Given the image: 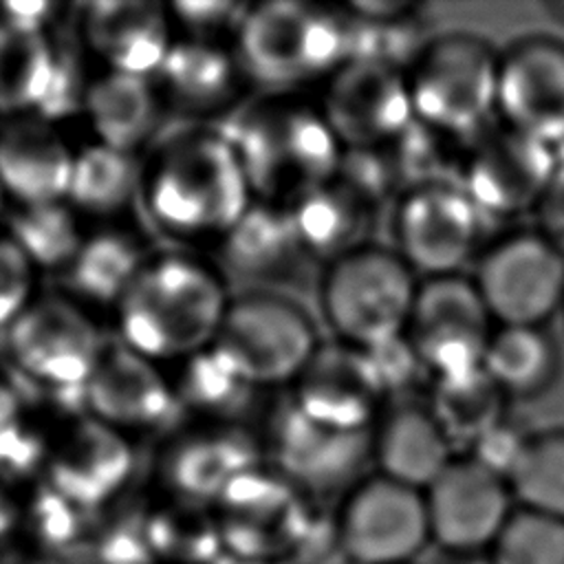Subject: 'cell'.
Wrapping results in <instances>:
<instances>
[{"mask_svg":"<svg viewBox=\"0 0 564 564\" xmlns=\"http://www.w3.org/2000/svg\"><path fill=\"white\" fill-rule=\"evenodd\" d=\"M370 436L372 432L346 434L322 427L302 416L293 403L278 412L271 430L282 474L306 482H330L350 474L370 452Z\"/></svg>","mask_w":564,"mask_h":564,"instance_id":"cell-25","label":"cell"},{"mask_svg":"<svg viewBox=\"0 0 564 564\" xmlns=\"http://www.w3.org/2000/svg\"><path fill=\"white\" fill-rule=\"evenodd\" d=\"M286 209L308 258L328 264L368 245L366 234L372 205L339 174L300 196Z\"/></svg>","mask_w":564,"mask_h":564,"instance_id":"cell-23","label":"cell"},{"mask_svg":"<svg viewBox=\"0 0 564 564\" xmlns=\"http://www.w3.org/2000/svg\"><path fill=\"white\" fill-rule=\"evenodd\" d=\"M51 9V4L46 2H9L2 4V24H11V26H20V29H31V31H40V24L46 18V11Z\"/></svg>","mask_w":564,"mask_h":564,"instance_id":"cell-46","label":"cell"},{"mask_svg":"<svg viewBox=\"0 0 564 564\" xmlns=\"http://www.w3.org/2000/svg\"><path fill=\"white\" fill-rule=\"evenodd\" d=\"M31 511L40 540L55 549L77 546L84 531L88 529L84 520L90 509L70 502L51 487H44L40 496H35Z\"/></svg>","mask_w":564,"mask_h":564,"instance_id":"cell-41","label":"cell"},{"mask_svg":"<svg viewBox=\"0 0 564 564\" xmlns=\"http://www.w3.org/2000/svg\"><path fill=\"white\" fill-rule=\"evenodd\" d=\"M256 467V443L238 430H227L183 441L167 458V480L189 502L218 500L236 478Z\"/></svg>","mask_w":564,"mask_h":564,"instance_id":"cell-26","label":"cell"},{"mask_svg":"<svg viewBox=\"0 0 564 564\" xmlns=\"http://www.w3.org/2000/svg\"><path fill=\"white\" fill-rule=\"evenodd\" d=\"M419 284L412 269L379 245H364L326 264L319 308L335 339L375 350L401 335Z\"/></svg>","mask_w":564,"mask_h":564,"instance_id":"cell-6","label":"cell"},{"mask_svg":"<svg viewBox=\"0 0 564 564\" xmlns=\"http://www.w3.org/2000/svg\"><path fill=\"white\" fill-rule=\"evenodd\" d=\"M229 302L216 275L189 260L170 258L141 269L119 300L126 346L139 355H196L212 346Z\"/></svg>","mask_w":564,"mask_h":564,"instance_id":"cell-2","label":"cell"},{"mask_svg":"<svg viewBox=\"0 0 564 564\" xmlns=\"http://www.w3.org/2000/svg\"><path fill=\"white\" fill-rule=\"evenodd\" d=\"M507 397L478 368L456 377L432 379L427 410L454 447H474L505 419Z\"/></svg>","mask_w":564,"mask_h":564,"instance_id":"cell-28","label":"cell"},{"mask_svg":"<svg viewBox=\"0 0 564 564\" xmlns=\"http://www.w3.org/2000/svg\"><path fill=\"white\" fill-rule=\"evenodd\" d=\"M491 564H564V520L513 509L491 546Z\"/></svg>","mask_w":564,"mask_h":564,"instance_id":"cell-38","label":"cell"},{"mask_svg":"<svg viewBox=\"0 0 564 564\" xmlns=\"http://www.w3.org/2000/svg\"><path fill=\"white\" fill-rule=\"evenodd\" d=\"M319 344L315 322L300 304L249 293L227 306L209 348L253 388H271L293 383Z\"/></svg>","mask_w":564,"mask_h":564,"instance_id":"cell-7","label":"cell"},{"mask_svg":"<svg viewBox=\"0 0 564 564\" xmlns=\"http://www.w3.org/2000/svg\"><path fill=\"white\" fill-rule=\"evenodd\" d=\"M86 35L115 73L137 77L159 70L172 46L161 7L137 0L95 2L86 15Z\"/></svg>","mask_w":564,"mask_h":564,"instance_id":"cell-22","label":"cell"},{"mask_svg":"<svg viewBox=\"0 0 564 564\" xmlns=\"http://www.w3.org/2000/svg\"><path fill=\"white\" fill-rule=\"evenodd\" d=\"M533 212L538 218L535 231L564 256V161H557V167Z\"/></svg>","mask_w":564,"mask_h":564,"instance_id":"cell-44","label":"cell"},{"mask_svg":"<svg viewBox=\"0 0 564 564\" xmlns=\"http://www.w3.org/2000/svg\"><path fill=\"white\" fill-rule=\"evenodd\" d=\"M11 240L24 251L31 264H70L84 245L73 214L62 203L22 205L9 218Z\"/></svg>","mask_w":564,"mask_h":564,"instance_id":"cell-37","label":"cell"},{"mask_svg":"<svg viewBox=\"0 0 564 564\" xmlns=\"http://www.w3.org/2000/svg\"><path fill=\"white\" fill-rule=\"evenodd\" d=\"M238 7L229 2H181L176 4V13L192 26L198 29H218L223 24H240L245 13H236Z\"/></svg>","mask_w":564,"mask_h":564,"instance_id":"cell-45","label":"cell"},{"mask_svg":"<svg viewBox=\"0 0 564 564\" xmlns=\"http://www.w3.org/2000/svg\"><path fill=\"white\" fill-rule=\"evenodd\" d=\"M482 370L507 399H533L560 375V348L544 326H496Z\"/></svg>","mask_w":564,"mask_h":564,"instance_id":"cell-27","label":"cell"},{"mask_svg":"<svg viewBox=\"0 0 564 564\" xmlns=\"http://www.w3.org/2000/svg\"><path fill=\"white\" fill-rule=\"evenodd\" d=\"M82 93L79 66L70 51H55V64L51 73V84L46 97L40 106L44 117H62L77 108Z\"/></svg>","mask_w":564,"mask_h":564,"instance_id":"cell-43","label":"cell"},{"mask_svg":"<svg viewBox=\"0 0 564 564\" xmlns=\"http://www.w3.org/2000/svg\"><path fill=\"white\" fill-rule=\"evenodd\" d=\"M388 399L368 350L330 341L319 344L293 381V408L308 421L346 434L375 430Z\"/></svg>","mask_w":564,"mask_h":564,"instance_id":"cell-17","label":"cell"},{"mask_svg":"<svg viewBox=\"0 0 564 564\" xmlns=\"http://www.w3.org/2000/svg\"><path fill=\"white\" fill-rule=\"evenodd\" d=\"M18 520V509L13 500L7 496V491L0 487V538H4Z\"/></svg>","mask_w":564,"mask_h":564,"instance_id":"cell-47","label":"cell"},{"mask_svg":"<svg viewBox=\"0 0 564 564\" xmlns=\"http://www.w3.org/2000/svg\"><path fill=\"white\" fill-rule=\"evenodd\" d=\"M256 390L212 348L196 352L183 377L185 401L196 410L218 416H236L247 410Z\"/></svg>","mask_w":564,"mask_h":564,"instance_id":"cell-39","label":"cell"},{"mask_svg":"<svg viewBox=\"0 0 564 564\" xmlns=\"http://www.w3.org/2000/svg\"><path fill=\"white\" fill-rule=\"evenodd\" d=\"M132 469L128 443L115 427L88 419L73 425L48 465V487L70 502L95 509L121 489Z\"/></svg>","mask_w":564,"mask_h":564,"instance_id":"cell-20","label":"cell"},{"mask_svg":"<svg viewBox=\"0 0 564 564\" xmlns=\"http://www.w3.org/2000/svg\"><path fill=\"white\" fill-rule=\"evenodd\" d=\"M84 394L97 421L115 427H145L163 423L174 399L148 357L130 346L101 348Z\"/></svg>","mask_w":564,"mask_h":564,"instance_id":"cell-19","label":"cell"},{"mask_svg":"<svg viewBox=\"0 0 564 564\" xmlns=\"http://www.w3.org/2000/svg\"><path fill=\"white\" fill-rule=\"evenodd\" d=\"M141 269L139 249L115 234L84 242L68 264L73 289L95 302L121 300Z\"/></svg>","mask_w":564,"mask_h":564,"instance_id":"cell-34","label":"cell"},{"mask_svg":"<svg viewBox=\"0 0 564 564\" xmlns=\"http://www.w3.org/2000/svg\"><path fill=\"white\" fill-rule=\"evenodd\" d=\"M0 194H2V189H0Z\"/></svg>","mask_w":564,"mask_h":564,"instance_id":"cell-51","label":"cell"},{"mask_svg":"<svg viewBox=\"0 0 564 564\" xmlns=\"http://www.w3.org/2000/svg\"><path fill=\"white\" fill-rule=\"evenodd\" d=\"M498 121L549 148L564 145V42L527 35L500 51Z\"/></svg>","mask_w":564,"mask_h":564,"instance_id":"cell-16","label":"cell"},{"mask_svg":"<svg viewBox=\"0 0 564 564\" xmlns=\"http://www.w3.org/2000/svg\"><path fill=\"white\" fill-rule=\"evenodd\" d=\"M145 535L152 553L178 564H205L223 546L216 518L196 505H172L145 518Z\"/></svg>","mask_w":564,"mask_h":564,"instance_id":"cell-36","label":"cell"},{"mask_svg":"<svg viewBox=\"0 0 564 564\" xmlns=\"http://www.w3.org/2000/svg\"><path fill=\"white\" fill-rule=\"evenodd\" d=\"M86 110L104 145L128 152L154 128L156 99L143 77L108 73L86 90Z\"/></svg>","mask_w":564,"mask_h":564,"instance_id":"cell-30","label":"cell"},{"mask_svg":"<svg viewBox=\"0 0 564 564\" xmlns=\"http://www.w3.org/2000/svg\"><path fill=\"white\" fill-rule=\"evenodd\" d=\"M0 564H44V562H37L29 555H20V553H9L4 557H0Z\"/></svg>","mask_w":564,"mask_h":564,"instance_id":"cell-48","label":"cell"},{"mask_svg":"<svg viewBox=\"0 0 564 564\" xmlns=\"http://www.w3.org/2000/svg\"><path fill=\"white\" fill-rule=\"evenodd\" d=\"M31 293V260L9 238L0 240V326L13 324Z\"/></svg>","mask_w":564,"mask_h":564,"instance_id":"cell-42","label":"cell"},{"mask_svg":"<svg viewBox=\"0 0 564 564\" xmlns=\"http://www.w3.org/2000/svg\"><path fill=\"white\" fill-rule=\"evenodd\" d=\"M498 62L500 51L471 33L427 40L405 70L414 121L441 139H478L498 117Z\"/></svg>","mask_w":564,"mask_h":564,"instance_id":"cell-4","label":"cell"},{"mask_svg":"<svg viewBox=\"0 0 564 564\" xmlns=\"http://www.w3.org/2000/svg\"><path fill=\"white\" fill-rule=\"evenodd\" d=\"M471 280L498 326H544L564 304V256L538 231L494 242Z\"/></svg>","mask_w":564,"mask_h":564,"instance_id":"cell-9","label":"cell"},{"mask_svg":"<svg viewBox=\"0 0 564 564\" xmlns=\"http://www.w3.org/2000/svg\"><path fill=\"white\" fill-rule=\"evenodd\" d=\"M134 189V170L123 152L108 145H93L73 161L68 198L90 214L121 209Z\"/></svg>","mask_w":564,"mask_h":564,"instance_id":"cell-35","label":"cell"},{"mask_svg":"<svg viewBox=\"0 0 564 564\" xmlns=\"http://www.w3.org/2000/svg\"><path fill=\"white\" fill-rule=\"evenodd\" d=\"M55 64V48L40 31L0 22V110L40 108Z\"/></svg>","mask_w":564,"mask_h":564,"instance_id":"cell-31","label":"cell"},{"mask_svg":"<svg viewBox=\"0 0 564 564\" xmlns=\"http://www.w3.org/2000/svg\"><path fill=\"white\" fill-rule=\"evenodd\" d=\"M478 236L480 214L460 185L441 178L397 198L394 253L425 280L456 275L476 251Z\"/></svg>","mask_w":564,"mask_h":564,"instance_id":"cell-10","label":"cell"},{"mask_svg":"<svg viewBox=\"0 0 564 564\" xmlns=\"http://www.w3.org/2000/svg\"><path fill=\"white\" fill-rule=\"evenodd\" d=\"M223 546L242 562H280L306 531V509L291 478L251 469L218 498Z\"/></svg>","mask_w":564,"mask_h":564,"instance_id":"cell-15","label":"cell"},{"mask_svg":"<svg viewBox=\"0 0 564 564\" xmlns=\"http://www.w3.org/2000/svg\"><path fill=\"white\" fill-rule=\"evenodd\" d=\"M159 70L170 93L183 106L212 108L234 95L240 64L220 48L185 42L170 46Z\"/></svg>","mask_w":564,"mask_h":564,"instance_id":"cell-32","label":"cell"},{"mask_svg":"<svg viewBox=\"0 0 564 564\" xmlns=\"http://www.w3.org/2000/svg\"><path fill=\"white\" fill-rule=\"evenodd\" d=\"M306 256L286 207L260 203L225 236V258L238 273L264 278L286 273L297 258Z\"/></svg>","mask_w":564,"mask_h":564,"instance_id":"cell-29","label":"cell"},{"mask_svg":"<svg viewBox=\"0 0 564 564\" xmlns=\"http://www.w3.org/2000/svg\"><path fill=\"white\" fill-rule=\"evenodd\" d=\"M491 322L474 280L430 278L416 289L405 339L430 379L456 377L482 368Z\"/></svg>","mask_w":564,"mask_h":564,"instance_id":"cell-8","label":"cell"},{"mask_svg":"<svg viewBox=\"0 0 564 564\" xmlns=\"http://www.w3.org/2000/svg\"><path fill=\"white\" fill-rule=\"evenodd\" d=\"M240 564H282V562H240Z\"/></svg>","mask_w":564,"mask_h":564,"instance_id":"cell-50","label":"cell"},{"mask_svg":"<svg viewBox=\"0 0 564 564\" xmlns=\"http://www.w3.org/2000/svg\"><path fill=\"white\" fill-rule=\"evenodd\" d=\"M370 454L381 476L425 491L452 463L454 447L427 405L403 403L375 425Z\"/></svg>","mask_w":564,"mask_h":564,"instance_id":"cell-21","label":"cell"},{"mask_svg":"<svg viewBox=\"0 0 564 564\" xmlns=\"http://www.w3.org/2000/svg\"><path fill=\"white\" fill-rule=\"evenodd\" d=\"M555 167L553 148L498 123L469 145L458 185L480 216L513 218L535 209Z\"/></svg>","mask_w":564,"mask_h":564,"instance_id":"cell-12","label":"cell"},{"mask_svg":"<svg viewBox=\"0 0 564 564\" xmlns=\"http://www.w3.org/2000/svg\"><path fill=\"white\" fill-rule=\"evenodd\" d=\"M42 452V438L24 419L18 392L0 386V474H29Z\"/></svg>","mask_w":564,"mask_h":564,"instance_id":"cell-40","label":"cell"},{"mask_svg":"<svg viewBox=\"0 0 564 564\" xmlns=\"http://www.w3.org/2000/svg\"><path fill=\"white\" fill-rule=\"evenodd\" d=\"M236 59L249 79L275 90L326 82L352 59V18L308 2L258 4L238 24Z\"/></svg>","mask_w":564,"mask_h":564,"instance_id":"cell-3","label":"cell"},{"mask_svg":"<svg viewBox=\"0 0 564 564\" xmlns=\"http://www.w3.org/2000/svg\"><path fill=\"white\" fill-rule=\"evenodd\" d=\"M507 482L520 507L564 520V427L529 434Z\"/></svg>","mask_w":564,"mask_h":564,"instance_id":"cell-33","label":"cell"},{"mask_svg":"<svg viewBox=\"0 0 564 564\" xmlns=\"http://www.w3.org/2000/svg\"><path fill=\"white\" fill-rule=\"evenodd\" d=\"M150 205L159 223L178 234H223L251 207L245 170L223 134L181 139L150 183Z\"/></svg>","mask_w":564,"mask_h":564,"instance_id":"cell-5","label":"cell"},{"mask_svg":"<svg viewBox=\"0 0 564 564\" xmlns=\"http://www.w3.org/2000/svg\"><path fill=\"white\" fill-rule=\"evenodd\" d=\"M262 203L291 207L300 196L339 174L344 148L319 106L273 97L249 108L223 134Z\"/></svg>","mask_w":564,"mask_h":564,"instance_id":"cell-1","label":"cell"},{"mask_svg":"<svg viewBox=\"0 0 564 564\" xmlns=\"http://www.w3.org/2000/svg\"><path fill=\"white\" fill-rule=\"evenodd\" d=\"M460 564H491V560H476V557H467Z\"/></svg>","mask_w":564,"mask_h":564,"instance_id":"cell-49","label":"cell"},{"mask_svg":"<svg viewBox=\"0 0 564 564\" xmlns=\"http://www.w3.org/2000/svg\"><path fill=\"white\" fill-rule=\"evenodd\" d=\"M319 110L344 152L383 145L414 123L405 70L364 57L326 79Z\"/></svg>","mask_w":564,"mask_h":564,"instance_id":"cell-11","label":"cell"},{"mask_svg":"<svg viewBox=\"0 0 564 564\" xmlns=\"http://www.w3.org/2000/svg\"><path fill=\"white\" fill-rule=\"evenodd\" d=\"M511 498L507 478L474 456H454L423 491L430 540L463 555L494 546L513 513Z\"/></svg>","mask_w":564,"mask_h":564,"instance_id":"cell-14","label":"cell"},{"mask_svg":"<svg viewBox=\"0 0 564 564\" xmlns=\"http://www.w3.org/2000/svg\"><path fill=\"white\" fill-rule=\"evenodd\" d=\"M11 352L29 375L53 388H84L101 352L97 330L64 300H42L11 324Z\"/></svg>","mask_w":564,"mask_h":564,"instance_id":"cell-18","label":"cell"},{"mask_svg":"<svg viewBox=\"0 0 564 564\" xmlns=\"http://www.w3.org/2000/svg\"><path fill=\"white\" fill-rule=\"evenodd\" d=\"M75 156L42 123H15L0 134V189L22 205L59 203L68 196Z\"/></svg>","mask_w":564,"mask_h":564,"instance_id":"cell-24","label":"cell"},{"mask_svg":"<svg viewBox=\"0 0 564 564\" xmlns=\"http://www.w3.org/2000/svg\"><path fill=\"white\" fill-rule=\"evenodd\" d=\"M339 546L352 564H408L430 542L423 491L381 474L359 482L339 511Z\"/></svg>","mask_w":564,"mask_h":564,"instance_id":"cell-13","label":"cell"}]
</instances>
